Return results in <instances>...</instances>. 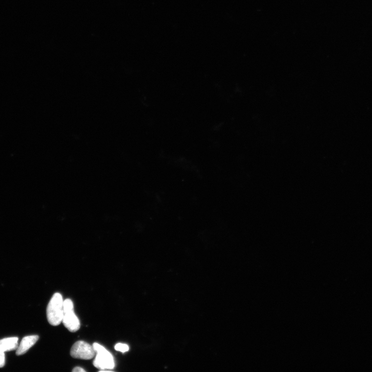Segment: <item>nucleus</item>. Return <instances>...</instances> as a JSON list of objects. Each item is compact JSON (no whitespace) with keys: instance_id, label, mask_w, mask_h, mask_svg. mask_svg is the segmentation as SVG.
<instances>
[{"instance_id":"f257e3e1","label":"nucleus","mask_w":372,"mask_h":372,"mask_svg":"<svg viewBox=\"0 0 372 372\" xmlns=\"http://www.w3.org/2000/svg\"><path fill=\"white\" fill-rule=\"evenodd\" d=\"M63 303L62 296L58 293H55L50 300L47 308V317L50 325L56 326L62 322Z\"/></svg>"},{"instance_id":"f03ea898","label":"nucleus","mask_w":372,"mask_h":372,"mask_svg":"<svg viewBox=\"0 0 372 372\" xmlns=\"http://www.w3.org/2000/svg\"><path fill=\"white\" fill-rule=\"evenodd\" d=\"M93 346L96 353L93 361L94 367L100 370L112 371L114 369L115 363L113 355L104 346L97 343H94Z\"/></svg>"},{"instance_id":"7ed1b4c3","label":"nucleus","mask_w":372,"mask_h":372,"mask_svg":"<svg viewBox=\"0 0 372 372\" xmlns=\"http://www.w3.org/2000/svg\"><path fill=\"white\" fill-rule=\"evenodd\" d=\"M95 353L93 346L83 341L76 342L70 350V355L76 359H91L95 356Z\"/></svg>"},{"instance_id":"20e7f679","label":"nucleus","mask_w":372,"mask_h":372,"mask_svg":"<svg viewBox=\"0 0 372 372\" xmlns=\"http://www.w3.org/2000/svg\"><path fill=\"white\" fill-rule=\"evenodd\" d=\"M62 323L72 333H75L80 328V320L74 313V309L64 311Z\"/></svg>"},{"instance_id":"39448f33","label":"nucleus","mask_w":372,"mask_h":372,"mask_svg":"<svg viewBox=\"0 0 372 372\" xmlns=\"http://www.w3.org/2000/svg\"><path fill=\"white\" fill-rule=\"evenodd\" d=\"M39 337L37 335L27 336L24 338L17 349L16 355L21 356L26 353L28 350L36 343Z\"/></svg>"},{"instance_id":"423d86ee","label":"nucleus","mask_w":372,"mask_h":372,"mask_svg":"<svg viewBox=\"0 0 372 372\" xmlns=\"http://www.w3.org/2000/svg\"><path fill=\"white\" fill-rule=\"evenodd\" d=\"M18 338L11 337L0 340V348L4 352L17 349L18 347Z\"/></svg>"},{"instance_id":"0eeeda50","label":"nucleus","mask_w":372,"mask_h":372,"mask_svg":"<svg viewBox=\"0 0 372 372\" xmlns=\"http://www.w3.org/2000/svg\"><path fill=\"white\" fill-rule=\"evenodd\" d=\"M116 350L121 352L122 353H126L129 350V347L128 345L123 343H117L114 347Z\"/></svg>"},{"instance_id":"6e6552de","label":"nucleus","mask_w":372,"mask_h":372,"mask_svg":"<svg viewBox=\"0 0 372 372\" xmlns=\"http://www.w3.org/2000/svg\"><path fill=\"white\" fill-rule=\"evenodd\" d=\"M5 364V352L0 348V368H3Z\"/></svg>"},{"instance_id":"1a4fd4ad","label":"nucleus","mask_w":372,"mask_h":372,"mask_svg":"<svg viewBox=\"0 0 372 372\" xmlns=\"http://www.w3.org/2000/svg\"><path fill=\"white\" fill-rule=\"evenodd\" d=\"M73 372H86V370H85L83 368H80V367H76L75 368L73 371Z\"/></svg>"}]
</instances>
